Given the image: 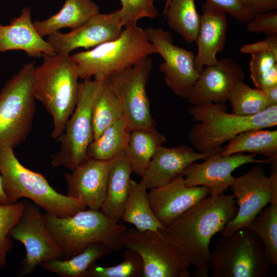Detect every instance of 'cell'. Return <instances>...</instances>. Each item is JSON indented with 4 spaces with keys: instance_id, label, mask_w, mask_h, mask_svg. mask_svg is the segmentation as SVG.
Wrapping results in <instances>:
<instances>
[{
    "instance_id": "1",
    "label": "cell",
    "mask_w": 277,
    "mask_h": 277,
    "mask_svg": "<svg viewBox=\"0 0 277 277\" xmlns=\"http://www.w3.org/2000/svg\"><path fill=\"white\" fill-rule=\"evenodd\" d=\"M237 210L232 194H210L166 227L168 235L194 267L196 276H209L211 240Z\"/></svg>"
},
{
    "instance_id": "2",
    "label": "cell",
    "mask_w": 277,
    "mask_h": 277,
    "mask_svg": "<svg viewBox=\"0 0 277 277\" xmlns=\"http://www.w3.org/2000/svg\"><path fill=\"white\" fill-rule=\"evenodd\" d=\"M227 110L225 104L213 103L188 108L189 114L196 122L188 135L194 150L200 152H221L222 145L243 132L277 125V105L251 116L230 113Z\"/></svg>"
},
{
    "instance_id": "3",
    "label": "cell",
    "mask_w": 277,
    "mask_h": 277,
    "mask_svg": "<svg viewBox=\"0 0 277 277\" xmlns=\"http://www.w3.org/2000/svg\"><path fill=\"white\" fill-rule=\"evenodd\" d=\"M42 214L64 259L78 254L94 243L105 244L112 251L124 248L127 227L112 221L100 210L86 209L66 217Z\"/></svg>"
},
{
    "instance_id": "4",
    "label": "cell",
    "mask_w": 277,
    "mask_h": 277,
    "mask_svg": "<svg viewBox=\"0 0 277 277\" xmlns=\"http://www.w3.org/2000/svg\"><path fill=\"white\" fill-rule=\"evenodd\" d=\"M36 66L33 93L52 118L51 136L56 140L76 106L80 78L76 66L70 54L44 55Z\"/></svg>"
},
{
    "instance_id": "5",
    "label": "cell",
    "mask_w": 277,
    "mask_h": 277,
    "mask_svg": "<svg viewBox=\"0 0 277 277\" xmlns=\"http://www.w3.org/2000/svg\"><path fill=\"white\" fill-rule=\"evenodd\" d=\"M0 175L10 203L26 197L46 213L59 217L72 215L87 208L80 201L57 192L43 174L24 166L12 148H0Z\"/></svg>"
},
{
    "instance_id": "6",
    "label": "cell",
    "mask_w": 277,
    "mask_h": 277,
    "mask_svg": "<svg viewBox=\"0 0 277 277\" xmlns=\"http://www.w3.org/2000/svg\"><path fill=\"white\" fill-rule=\"evenodd\" d=\"M154 53L145 30L133 25L125 27L117 38L70 56L80 78L102 81Z\"/></svg>"
},
{
    "instance_id": "7",
    "label": "cell",
    "mask_w": 277,
    "mask_h": 277,
    "mask_svg": "<svg viewBox=\"0 0 277 277\" xmlns=\"http://www.w3.org/2000/svg\"><path fill=\"white\" fill-rule=\"evenodd\" d=\"M34 62L25 64L0 92V148H14L30 133L35 113Z\"/></svg>"
},
{
    "instance_id": "8",
    "label": "cell",
    "mask_w": 277,
    "mask_h": 277,
    "mask_svg": "<svg viewBox=\"0 0 277 277\" xmlns=\"http://www.w3.org/2000/svg\"><path fill=\"white\" fill-rule=\"evenodd\" d=\"M210 263L212 277H265L272 266L261 240L248 227L221 235Z\"/></svg>"
},
{
    "instance_id": "9",
    "label": "cell",
    "mask_w": 277,
    "mask_h": 277,
    "mask_svg": "<svg viewBox=\"0 0 277 277\" xmlns=\"http://www.w3.org/2000/svg\"><path fill=\"white\" fill-rule=\"evenodd\" d=\"M124 247L137 253L144 265V277H190L191 263L164 229L142 231L128 229Z\"/></svg>"
},
{
    "instance_id": "10",
    "label": "cell",
    "mask_w": 277,
    "mask_h": 277,
    "mask_svg": "<svg viewBox=\"0 0 277 277\" xmlns=\"http://www.w3.org/2000/svg\"><path fill=\"white\" fill-rule=\"evenodd\" d=\"M100 81L93 79L80 83L77 103L65 128L56 140L59 150L52 155L51 164L71 171L86 159L87 152L94 140L92 106Z\"/></svg>"
},
{
    "instance_id": "11",
    "label": "cell",
    "mask_w": 277,
    "mask_h": 277,
    "mask_svg": "<svg viewBox=\"0 0 277 277\" xmlns=\"http://www.w3.org/2000/svg\"><path fill=\"white\" fill-rule=\"evenodd\" d=\"M151 70L152 60L148 56L104 80L118 100L131 130L155 128L146 91Z\"/></svg>"
},
{
    "instance_id": "12",
    "label": "cell",
    "mask_w": 277,
    "mask_h": 277,
    "mask_svg": "<svg viewBox=\"0 0 277 277\" xmlns=\"http://www.w3.org/2000/svg\"><path fill=\"white\" fill-rule=\"evenodd\" d=\"M24 202L22 214L9 234L11 238L21 242L26 250V256L18 270L19 276L30 274L44 262L63 258L38 206L29 201Z\"/></svg>"
},
{
    "instance_id": "13",
    "label": "cell",
    "mask_w": 277,
    "mask_h": 277,
    "mask_svg": "<svg viewBox=\"0 0 277 277\" xmlns=\"http://www.w3.org/2000/svg\"><path fill=\"white\" fill-rule=\"evenodd\" d=\"M145 30L157 53L164 59L159 69L167 87L178 96L187 98L200 74L194 67V54L175 45L168 31L152 27Z\"/></svg>"
},
{
    "instance_id": "14",
    "label": "cell",
    "mask_w": 277,
    "mask_h": 277,
    "mask_svg": "<svg viewBox=\"0 0 277 277\" xmlns=\"http://www.w3.org/2000/svg\"><path fill=\"white\" fill-rule=\"evenodd\" d=\"M235 199L237 212L221 232L229 236L248 226L258 214L270 202L272 186L262 166L255 164L247 172L236 177L230 187Z\"/></svg>"
},
{
    "instance_id": "15",
    "label": "cell",
    "mask_w": 277,
    "mask_h": 277,
    "mask_svg": "<svg viewBox=\"0 0 277 277\" xmlns=\"http://www.w3.org/2000/svg\"><path fill=\"white\" fill-rule=\"evenodd\" d=\"M250 163L270 164L268 160H258L253 154L244 153L223 155L212 154L202 163L194 162L184 171L183 176L186 186H203L209 188L210 194L223 193L233 183L235 177L232 172L238 168Z\"/></svg>"
},
{
    "instance_id": "16",
    "label": "cell",
    "mask_w": 277,
    "mask_h": 277,
    "mask_svg": "<svg viewBox=\"0 0 277 277\" xmlns=\"http://www.w3.org/2000/svg\"><path fill=\"white\" fill-rule=\"evenodd\" d=\"M123 26L119 9L109 13H98L67 33L51 34L47 41L56 53L70 54L75 49L93 48L117 38Z\"/></svg>"
},
{
    "instance_id": "17",
    "label": "cell",
    "mask_w": 277,
    "mask_h": 277,
    "mask_svg": "<svg viewBox=\"0 0 277 277\" xmlns=\"http://www.w3.org/2000/svg\"><path fill=\"white\" fill-rule=\"evenodd\" d=\"M117 157L108 160L87 157L71 173L65 174L66 195L80 201L90 209L100 210L109 173Z\"/></svg>"
},
{
    "instance_id": "18",
    "label": "cell",
    "mask_w": 277,
    "mask_h": 277,
    "mask_svg": "<svg viewBox=\"0 0 277 277\" xmlns=\"http://www.w3.org/2000/svg\"><path fill=\"white\" fill-rule=\"evenodd\" d=\"M245 76L243 69L233 60L222 58L200 73L187 97L188 101L193 105L225 104L235 84Z\"/></svg>"
},
{
    "instance_id": "19",
    "label": "cell",
    "mask_w": 277,
    "mask_h": 277,
    "mask_svg": "<svg viewBox=\"0 0 277 277\" xmlns=\"http://www.w3.org/2000/svg\"><path fill=\"white\" fill-rule=\"evenodd\" d=\"M148 194L154 214L166 227L210 195V190L203 186H186L181 175L164 186L151 189Z\"/></svg>"
},
{
    "instance_id": "20",
    "label": "cell",
    "mask_w": 277,
    "mask_h": 277,
    "mask_svg": "<svg viewBox=\"0 0 277 277\" xmlns=\"http://www.w3.org/2000/svg\"><path fill=\"white\" fill-rule=\"evenodd\" d=\"M221 152H200L187 145L172 148L162 146L152 157L140 183L147 189L164 186L183 175L191 164Z\"/></svg>"
},
{
    "instance_id": "21",
    "label": "cell",
    "mask_w": 277,
    "mask_h": 277,
    "mask_svg": "<svg viewBox=\"0 0 277 277\" xmlns=\"http://www.w3.org/2000/svg\"><path fill=\"white\" fill-rule=\"evenodd\" d=\"M35 29L31 19V9L24 7L19 15L8 25L0 24V53L22 50L33 58L56 53Z\"/></svg>"
},
{
    "instance_id": "22",
    "label": "cell",
    "mask_w": 277,
    "mask_h": 277,
    "mask_svg": "<svg viewBox=\"0 0 277 277\" xmlns=\"http://www.w3.org/2000/svg\"><path fill=\"white\" fill-rule=\"evenodd\" d=\"M200 25L195 42L197 52L194 58V67L200 73L206 66L216 65L218 53L224 48L228 23L225 13L207 3L202 6Z\"/></svg>"
},
{
    "instance_id": "23",
    "label": "cell",
    "mask_w": 277,
    "mask_h": 277,
    "mask_svg": "<svg viewBox=\"0 0 277 277\" xmlns=\"http://www.w3.org/2000/svg\"><path fill=\"white\" fill-rule=\"evenodd\" d=\"M132 173L123 153L117 157L109 173L105 197L100 210L117 223L121 220L123 213Z\"/></svg>"
},
{
    "instance_id": "24",
    "label": "cell",
    "mask_w": 277,
    "mask_h": 277,
    "mask_svg": "<svg viewBox=\"0 0 277 277\" xmlns=\"http://www.w3.org/2000/svg\"><path fill=\"white\" fill-rule=\"evenodd\" d=\"M100 13V7L93 0H65L55 14L33 22L34 27L43 37L63 28L72 30L79 27Z\"/></svg>"
},
{
    "instance_id": "25",
    "label": "cell",
    "mask_w": 277,
    "mask_h": 277,
    "mask_svg": "<svg viewBox=\"0 0 277 277\" xmlns=\"http://www.w3.org/2000/svg\"><path fill=\"white\" fill-rule=\"evenodd\" d=\"M167 141L165 135L157 130H131L125 157L132 172L142 176L157 149Z\"/></svg>"
},
{
    "instance_id": "26",
    "label": "cell",
    "mask_w": 277,
    "mask_h": 277,
    "mask_svg": "<svg viewBox=\"0 0 277 277\" xmlns=\"http://www.w3.org/2000/svg\"><path fill=\"white\" fill-rule=\"evenodd\" d=\"M260 154L270 162L277 161V130L257 128L243 132L231 140L221 154Z\"/></svg>"
},
{
    "instance_id": "27",
    "label": "cell",
    "mask_w": 277,
    "mask_h": 277,
    "mask_svg": "<svg viewBox=\"0 0 277 277\" xmlns=\"http://www.w3.org/2000/svg\"><path fill=\"white\" fill-rule=\"evenodd\" d=\"M147 189L131 180L129 191L121 220L142 231L164 229L156 219L150 205Z\"/></svg>"
},
{
    "instance_id": "28",
    "label": "cell",
    "mask_w": 277,
    "mask_h": 277,
    "mask_svg": "<svg viewBox=\"0 0 277 277\" xmlns=\"http://www.w3.org/2000/svg\"><path fill=\"white\" fill-rule=\"evenodd\" d=\"M112 250L102 243H94L73 256L62 260L56 259L40 264L42 268L62 277H85L89 268L96 261L110 254Z\"/></svg>"
},
{
    "instance_id": "29",
    "label": "cell",
    "mask_w": 277,
    "mask_h": 277,
    "mask_svg": "<svg viewBox=\"0 0 277 277\" xmlns=\"http://www.w3.org/2000/svg\"><path fill=\"white\" fill-rule=\"evenodd\" d=\"M131 129L123 117L107 128L88 147V157L101 160L114 159L125 153L128 146Z\"/></svg>"
},
{
    "instance_id": "30",
    "label": "cell",
    "mask_w": 277,
    "mask_h": 277,
    "mask_svg": "<svg viewBox=\"0 0 277 277\" xmlns=\"http://www.w3.org/2000/svg\"><path fill=\"white\" fill-rule=\"evenodd\" d=\"M168 25L188 43L195 42L200 25L194 0H171L163 13Z\"/></svg>"
},
{
    "instance_id": "31",
    "label": "cell",
    "mask_w": 277,
    "mask_h": 277,
    "mask_svg": "<svg viewBox=\"0 0 277 277\" xmlns=\"http://www.w3.org/2000/svg\"><path fill=\"white\" fill-rule=\"evenodd\" d=\"M121 106L104 80L100 81L92 106V121L94 140L123 117Z\"/></svg>"
},
{
    "instance_id": "32",
    "label": "cell",
    "mask_w": 277,
    "mask_h": 277,
    "mask_svg": "<svg viewBox=\"0 0 277 277\" xmlns=\"http://www.w3.org/2000/svg\"><path fill=\"white\" fill-rule=\"evenodd\" d=\"M228 101L232 113L242 116L256 114L272 106L263 91L250 87L243 81L235 84Z\"/></svg>"
},
{
    "instance_id": "33",
    "label": "cell",
    "mask_w": 277,
    "mask_h": 277,
    "mask_svg": "<svg viewBox=\"0 0 277 277\" xmlns=\"http://www.w3.org/2000/svg\"><path fill=\"white\" fill-rule=\"evenodd\" d=\"M260 239L272 265L277 264V202L266 206L247 227Z\"/></svg>"
},
{
    "instance_id": "34",
    "label": "cell",
    "mask_w": 277,
    "mask_h": 277,
    "mask_svg": "<svg viewBox=\"0 0 277 277\" xmlns=\"http://www.w3.org/2000/svg\"><path fill=\"white\" fill-rule=\"evenodd\" d=\"M251 54L250 77L255 88L264 92L277 86V54L266 51Z\"/></svg>"
},
{
    "instance_id": "35",
    "label": "cell",
    "mask_w": 277,
    "mask_h": 277,
    "mask_svg": "<svg viewBox=\"0 0 277 277\" xmlns=\"http://www.w3.org/2000/svg\"><path fill=\"white\" fill-rule=\"evenodd\" d=\"M124 260L112 266L102 267L94 263L88 270L85 277H144V265L140 255L127 249Z\"/></svg>"
},
{
    "instance_id": "36",
    "label": "cell",
    "mask_w": 277,
    "mask_h": 277,
    "mask_svg": "<svg viewBox=\"0 0 277 277\" xmlns=\"http://www.w3.org/2000/svg\"><path fill=\"white\" fill-rule=\"evenodd\" d=\"M24 207V202L0 205V268L6 265L7 254L12 247L9 234L19 219Z\"/></svg>"
},
{
    "instance_id": "37",
    "label": "cell",
    "mask_w": 277,
    "mask_h": 277,
    "mask_svg": "<svg viewBox=\"0 0 277 277\" xmlns=\"http://www.w3.org/2000/svg\"><path fill=\"white\" fill-rule=\"evenodd\" d=\"M120 18L124 26L136 25L143 18H154L159 12L154 6V0H120Z\"/></svg>"
},
{
    "instance_id": "38",
    "label": "cell",
    "mask_w": 277,
    "mask_h": 277,
    "mask_svg": "<svg viewBox=\"0 0 277 277\" xmlns=\"http://www.w3.org/2000/svg\"><path fill=\"white\" fill-rule=\"evenodd\" d=\"M247 29L253 33H263L267 36L277 35V11L273 10L255 15L246 23Z\"/></svg>"
},
{
    "instance_id": "39",
    "label": "cell",
    "mask_w": 277,
    "mask_h": 277,
    "mask_svg": "<svg viewBox=\"0 0 277 277\" xmlns=\"http://www.w3.org/2000/svg\"><path fill=\"white\" fill-rule=\"evenodd\" d=\"M206 3L225 13H227L241 23L253 18L240 0H206Z\"/></svg>"
},
{
    "instance_id": "40",
    "label": "cell",
    "mask_w": 277,
    "mask_h": 277,
    "mask_svg": "<svg viewBox=\"0 0 277 277\" xmlns=\"http://www.w3.org/2000/svg\"><path fill=\"white\" fill-rule=\"evenodd\" d=\"M241 51L247 54L266 51L277 54V35L267 36L263 41L246 44L241 48Z\"/></svg>"
},
{
    "instance_id": "41",
    "label": "cell",
    "mask_w": 277,
    "mask_h": 277,
    "mask_svg": "<svg viewBox=\"0 0 277 277\" xmlns=\"http://www.w3.org/2000/svg\"><path fill=\"white\" fill-rule=\"evenodd\" d=\"M253 17L255 15L277 10V0H240Z\"/></svg>"
},
{
    "instance_id": "42",
    "label": "cell",
    "mask_w": 277,
    "mask_h": 277,
    "mask_svg": "<svg viewBox=\"0 0 277 277\" xmlns=\"http://www.w3.org/2000/svg\"><path fill=\"white\" fill-rule=\"evenodd\" d=\"M271 105H277V86L271 87L264 92Z\"/></svg>"
},
{
    "instance_id": "43",
    "label": "cell",
    "mask_w": 277,
    "mask_h": 277,
    "mask_svg": "<svg viewBox=\"0 0 277 277\" xmlns=\"http://www.w3.org/2000/svg\"><path fill=\"white\" fill-rule=\"evenodd\" d=\"M7 198L3 187L2 181L0 175V205H5L10 204Z\"/></svg>"
},
{
    "instance_id": "44",
    "label": "cell",
    "mask_w": 277,
    "mask_h": 277,
    "mask_svg": "<svg viewBox=\"0 0 277 277\" xmlns=\"http://www.w3.org/2000/svg\"><path fill=\"white\" fill-rule=\"evenodd\" d=\"M170 1H171V0H166L165 1L164 8L163 10V13H164L165 12V11H166V10L167 9V7H168L169 3L170 2Z\"/></svg>"
},
{
    "instance_id": "45",
    "label": "cell",
    "mask_w": 277,
    "mask_h": 277,
    "mask_svg": "<svg viewBox=\"0 0 277 277\" xmlns=\"http://www.w3.org/2000/svg\"><path fill=\"white\" fill-rule=\"evenodd\" d=\"M0 68H1V67H0Z\"/></svg>"
}]
</instances>
